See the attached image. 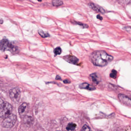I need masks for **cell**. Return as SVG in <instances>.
<instances>
[{
	"label": "cell",
	"mask_w": 131,
	"mask_h": 131,
	"mask_svg": "<svg viewBox=\"0 0 131 131\" xmlns=\"http://www.w3.org/2000/svg\"><path fill=\"white\" fill-rule=\"evenodd\" d=\"M91 58L92 62L95 66L104 67L111 62L114 57L104 51H98L92 54Z\"/></svg>",
	"instance_id": "obj_1"
},
{
	"label": "cell",
	"mask_w": 131,
	"mask_h": 131,
	"mask_svg": "<svg viewBox=\"0 0 131 131\" xmlns=\"http://www.w3.org/2000/svg\"><path fill=\"white\" fill-rule=\"evenodd\" d=\"M17 120V116L14 114H10L4 118L2 122V126L5 128H10L14 125Z\"/></svg>",
	"instance_id": "obj_2"
},
{
	"label": "cell",
	"mask_w": 131,
	"mask_h": 131,
	"mask_svg": "<svg viewBox=\"0 0 131 131\" xmlns=\"http://www.w3.org/2000/svg\"><path fill=\"white\" fill-rule=\"evenodd\" d=\"M12 107L11 105L7 102H4L0 110V117L5 118L11 114Z\"/></svg>",
	"instance_id": "obj_3"
},
{
	"label": "cell",
	"mask_w": 131,
	"mask_h": 131,
	"mask_svg": "<svg viewBox=\"0 0 131 131\" xmlns=\"http://www.w3.org/2000/svg\"><path fill=\"white\" fill-rule=\"evenodd\" d=\"M0 49L3 51H8L11 52H15L17 50V48L7 40L4 39L0 43Z\"/></svg>",
	"instance_id": "obj_4"
},
{
	"label": "cell",
	"mask_w": 131,
	"mask_h": 131,
	"mask_svg": "<svg viewBox=\"0 0 131 131\" xmlns=\"http://www.w3.org/2000/svg\"><path fill=\"white\" fill-rule=\"evenodd\" d=\"M10 97L14 102L19 101L20 97V91L19 88L15 87L11 90L10 92Z\"/></svg>",
	"instance_id": "obj_5"
},
{
	"label": "cell",
	"mask_w": 131,
	"mask_h": 131,
	"mask_svg": "<svg viewBox=\"0 0 131 131\" xmlns=\"http://www.w3.org/2000/svg\"><path fill=\"white\" fill-rule=\"evenodd\" d=\"M118 99L121 102L126 106L131 107V98L125 95L119 94Z\"/></svg>",
	"instance_id": "obj_6"
},
{
	"label": "cell",
	"mask_w": 131,
	"mask_h": 131,
	"mask_svg": "<svg viewBox=\"0 0 131 131\" xmlns=\"http://www.w3.org/2000/svg\"><path fill=\"white\" fill-rule=\"evenodd\" d=\"M89 5L91 9L96 12L100 13L102 14H104L105 13L104 9H103L102 7L97 5L93 3H90L89 4Z\"/></svg>",
	"instance_id": "obj_7"
},
{
	"label": "cell",
	"mask_w": 131,
	"mask_h": 131,
	"mask_svg": "<svg viewBox=\"0 0 131 131\" xmlns=\"http://www.w3.org/2000/svg\"><path fill=\"white\" fill-rule=\"evenodd\" d=\"M28 108V104L27 103H24L19 107L18 111L21 116H24L27 112Z\"/></svg>",
	"instance_id": "obj_8"
},
{
	"label": "cell",
	"mask_w": 131,
	"mask_h": 131,
	"mask_svg": "<svg viewBox=\"0 0 131 131\" xmlns=\"http://www.w3.org/2000/svg\"><path fill=\"white\" fill-rule=\"evenodd\" d=\"M65 60L69 63L74 64H78L79 62V59L77 57L71 55L66 56L65 57Z\"/></svg>",
	"instance_id": "obj_9"
},
{
	"label": "cell",
	"mask_w": 131,
	"mask_h": 131,
	"mask_svg": "<svg viewBox=\"0 0 131 131\" xmlns=\"http://www.w3.org/2000/svg\"><path fill=\"white\" fill-rule=\"evenodd\" d=\"M79 88L81 89H85L89 90L92 91L95 90V88L94 86L87 83H84L79 85Z\"/></svg>",
	"instance_id": "obj_10"
},
{
	"label": "cell",
	"mask_w": 131,
	"mask_h": 131,
	"mask_svg": "<svg viewBox=\"0 0 131 131\" xmlns=\"http://www.w3.org/2000/svg\"><path fill=\"white\" fill-rule=\"evenodd\" d=\"M90 77L92 82L95 84H98L101 80L100 77L97 73H93L91 74L90 75Z\"/></svg>",
	"instance_id": "obj_11"
},
{
	"label": "cell",
	"mask_w": 131,
	"mask_h": 131,
	"mask_svg": "<svg viewBox=\"0 0 131 131\" xmlns=\"http://www.w3.org/2000/svg\"><path fill=\"white\" fill-rule=\"evenodd\" d=\"M76 125L73 123L68 124L66 127V130L68 131H73L76 127Z\"/></svg>",
	"instance_id": "obj_12"
},
{
	"label": "cell",
	"mask_w": 131,
	"mask_h": 131,
	"mask_svg": "<svg viewBox=\"0 0 131 131\" xmlns=\"http://www.w3.org/2000/svg\"><path fill=\"white\" fill-rule=\"evenodd\" d=\"M38 33L42 37V38L48 37H50V35L47 32H45L43 30H39L38 31Z\"/></svg>",
	"instance_id": "obj_13"
},
{
	"label": "cell",
	"mask_w": 131,
	"mask_h": 131,
	"mask_svg": "<svg viewBox=\"0 0 131 131\" xmlns=\"http://www.w3.org/2000/svg\"><path fill=\"white\" fill-rule=\"evenodd\" d=\"M52 5L54 7H59L63 4V2L60 0H53L52 2Z\"/></svg>",
	"instance_id": "obj_14"
},
{
	"label": "cell",
	"mask_w": 131,
	"mask_h": 131,
	"mask_svg": "<svg viewBox=\"0 0 131 131\" xmlns=\"http://www.w3.org/2000/svg\"><path fill=\"white\" fill-rule=\"evenodd\" d=\"M71 22L74 23V24L78 25L81 26L82 27L84 28H88L89 27L88 25L85 24H83V23H81V22H78L75 21H72Z\"/></svg>",
	"instance_id": "obj_15"
},
{
	"label": "cell",
	"mask_w": 131,
	"mask_h": 131,
	"mask_svg": "<svg viewBox=\"0 0 131 131\" xmlns=\"http://www.w3.org/2000/svg\"><path fill=\"white\" fill-rule=\"evenodd\" d=\"M117 71L115 70H112L111 73L110 74V76L112 78L115 79L117 78Z\"/></svg>",
	"instance_id": "obj_16"
},
{
	"label": "cell",
	"mask_w": 131,
	"mask_h": 131,
	"mask_svg": "<svg viewBox=\"0 0 131 131\" xmlns=\"http://www.w3.org/2000/svg\"><path fill=\"white\" fill-rule=\"evenodd\" d=\"M54 52L56 55H58L61 54V52H62V50L60 47H58L54 49Z\"/></svg>",
	"instance_id": "obj_17"
},
{
	"label": "cell",
	"mask_w": 131,
	"mask_h": 131,
	"mask_svg": "<svg viewBox=\"0 0 131 131\" xmlns=\"http://www.w3.org/2000/svg\"><path fill=\"white\" fill-rule=\"evenodd\" d=\"M82 130L83 131H90L91 130V128L87 125H84L82 128Z\"/></svg>",
	"instance_id": "obj_18"
},
{
	"label": "cell",
	"mask_w": 131,
	"mask_h": 131,
	"mask_svg": "<svg viewBox=\"0 0 131 131\" xmlns=\"http://www.w3.org/2000/svg\"><path fill=\"white\" fill-rule=\"evenodd\" d=\"M4 103V102L3 100H2L1 98H0V108L2 107Z\"/></svg>",
	"instance_id": "obj_19"
},
{
	"label": "cell",
	"mask_w": 131,
	"mask_h": 131,
	"mask_svg": "<svg viewBox=\"0 0 131 131\" xmlns=\"http://www.w3.org/2000/svg\"><path fill=\"white\" fill-rule=\"evenodd\" d=\"M63 82L64 84H68L71 83V82L68 80H65L63 81Z\"/></svg>",
	"instance_id": "obj_20"
},
{
	"label": "cell",
	"mask_w": 131,
	"mask_h": 131,
	"mask_svg": "<svg viewBox=\"0 0 131 131\" xmlns=\"http://www.w3.org/2000/svg\"><path fill=\"white\" fill-rule=\"evenodd\" d=\"M97 17L98 19H99V20H101V21H102V19H103V18H102L101 15H97Z\"/></svg>",
	"instance_id": "obj_21"
},
{
	"label": "cell",
	"mask_w": 131,
	"mask_h": 131,
	"mask_svg": "<svg viewBox=\"0 0 131 131\" xmlns=\"http://www.w3.org/2000/svg\"><path fill=\"white\" fill-rule=\"evenodd\" d=\"M56 79L57 80H61V77L59 75H57L56 77Z\"/></svg>",
	"instance_id": "obj_22"
},
{
	"label": "cell",
	"mask_w": 131,
	"mask_h": 131,
	"mask_svg": "<svg viewBox=\"0 0 131 131\" xmlns=\"http://www.w3.org/2000/svg\"><path fill=\"white\" fill-rule=\"evenodd\" d=\"M125 130L127 131H131V127H127L126 129H125Z\"/></svg>",
	"instance_id": "obj_23"
},
{
	"label": "cell",
	"mask_w": 131,
	"mask_h": 131,
	"mask_svg": "<svg viewBox=\"0 0 131 131\" xmlns=\"http://www.w3.org/2000/svg\"><path fill=\"white\" fill-rule=\"evenodd\" d=\"M3 23V20L2 19H0V24H2Z\"/></svg>",
	"instance_id": "obj_24"
},
{
	"label": "cell",
	"mask_w": 131,
	"mask_h": 131,
	"mask_svg": "<svg viewBox=\"0 0 131 131\" xmlns=\"http://www.w3.org/2000/svg\"><path fill=\"white\" fill-rule=\"evenodd\" d=\"M37 1H38V2H41L42 0H37Z\"/></svg>",
	"instance_id": "obj_25"
}]
</instances>
